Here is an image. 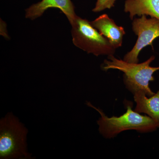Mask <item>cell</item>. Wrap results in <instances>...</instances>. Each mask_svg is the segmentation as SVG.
Listing matches in <instances>:
<instances>
[{
    "label": "cell",
    "instance_id": "cell-1",
    "mask_svg": "<svg viewBox=\"0 0 159 159\" xmlns=\"http://www.w3.org/2000/svg\"><path fill=\"white\" fill-rule=\"evenodd\" d=\"M155 59L154 56H151L146 61L141 63H129L117 59L114 55L107 56L102 66L103 70L115 69L124 73L123 81L126 89L134 95L138 92H142L148 97L154 95L151 90L149 82L153 81V74L159 70V67L150 66L151 63Z\"/></svg>",
    "mask_w": 159,
    "mask_h": 159
},
{
    "label": "cell",
    "instance_id": "cell-2",
    "mask_svg": "<svg viewBox=\"0 0 159 159\" xmlns=\"http://www.w3.org/2000/svg\"><path fill=\"white\" fill-rule=\"evenodd\" d=\"M87 105L93 107L100 115L97 121L99 133L106 139H111L124 131L135 130L141 133L151 132L156 130L157 125L147 116H142L133 111L130 105L127 106L125 113L119 117H107L103 111L93 106L90 102Z\"/></svg>",
    "mask_w": 159,
    "mask_h": 159
},
{
    "label": "cell",
    "instance_id": "cell-3",
    "mask_svg": "<svg viewBox=\"0 0 159 159\" xmlns=\"http://www.w3.org/2000/svg\"><path fill=\"white\" fill-rule=\"evenodd\" d=\"M28 131L13 114L9 113L0 121V158L31 159L27 152Z\"/></svg>",
    "mask_w": 159,
    "mask_h": 159
},
{
    "label": "cell",
    "instance_id": "cell-4",
    "mask_svg": "<svg viewBox=\"0 0 159 159\" xmlns=\"http://www.w3.org/2000/svg\"><path fill=\"white\" fill-rule=\"evenodd\" d=\"M70 24L72 41L76 47L96 56L115 54L116 49L87 20L77 16Z\"/></svg>",
    "mask_w": 159,
    "mask_h": 159
},
{
    "label": "cell",
    "instance_id": "cell-5",
    "mask_svg": "<svg viewBox=\"0 0 159 159\" xmlns=\"http://www.w3.org/2000/svg\"><path fill=\"white\" fill-rule=\"evenodd\" d=\"M132 30L138 36L135 44L126 53L123 60L126 62L138 63L139 55L142 50L147 46L152 47V43L159 37V20L155 18H148L145 15L133 20Z\"/></svg>",
    "mask_w": 159,
    "mask_h": 159
},
{
    "label": "cell",
    "instance_id": "cell-6",
    "mask_svg": "<svg viewBox=\"0 0 159 159\" xmlns=\"http://www.w3.org/2000/svg\"><path fill=\"white\" fill-rule=\"evenodd\" d=\"M50 8L59 9L64 13L70 24L77 16L74 11V4L71 0H42L39 2L31 5L25 10V17L31 20L40 17Z\"/></svg>",
    "mask_w": 159,
    "mask_h": 159
},
{
    "label": "cell",
    "instance_id": "cell-7",
    "mask_svg": "<svg viewBox=\"0 0 159 159\" xmlns=\"http://www.w3.org/2000/svg\"><path fill=\"white\" fill-rule=\"evenodd\" d=\"M90 24L109 41L115 48L122 47L123 36L125 34L124 28L117 25L107 14L101 15L90 22Z\"/></svg>",
    "mask_w": 159,
    "mask_h": 159
},
{
    "label": "cell",
    "instance_id": "cell-8",
    "mask_svg": "<svg viewBox=\"0 0 159 159\" xmlns=\"http://www.w3.org/2000/svg\"><path fill=\"white\" fill-rule=\"evenodd\" d=\"M124 10L131 20L142 15L159 20V0H125Z\"/></svg>",
    "mask_w": 159,
    "mask_h": 159
},
{
    "label": "cell",
    "instance_id": "cell-9",
    "mask_svg": "<svg viewBox=\"0 0 159 159\" xmlns=\"http://www.w3.org/2000/svg\"><path fill=\"white\" fill-rule=\"evenodd\" d=\"M136 102L134 111L139 113H145L153 119L159 128V90L156 93L148 97L142 92H137L134 95Z\"/></svg>",
    "mask_w": 159,
    "mask_h": 159
},
{
    "label": "cell",
    "instance_id": "cell-10",
    "mask_svg": "<svg viewBox=\"0 0 159 159\" xmlns=\"http://www.w3.org/2000/svg\"><path fill=\"white\" fill-rule=\"evenodd\" d=\"M116 0H97L93 11L99 12L106 9H110L115 6Z\"/></svg>",
    "mask_w": 159,
    "mask_h": 159
}]
</instances>
